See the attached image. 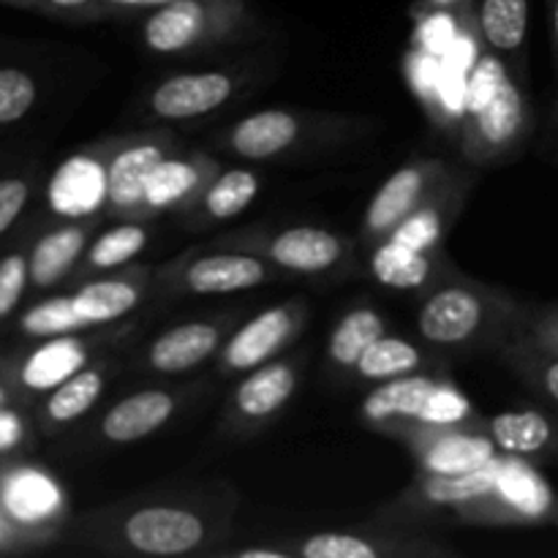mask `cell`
Wrapping results in <instances>:
<instances>
[{
  "label": "cell",
  "instance_id": "ffe728a7",
  "mask_svg": "<svg viewBox=\"0 0 558 558\" xmlns=\"http://www.w3.org/2000/svg\"><path fill=\"white\" fill-rule=\"evenodd\" d=\"M311 129H314L311 118H305L300 112H289V109H259V112L245 114L243 120H238L223 134L221 145L223 150L243 158V161L267 163L300 150L305 145V140H308Z\"/></svg>",
  "mask_w": 558,
  "mask_h": 558
},
{
  "label": "cell",
  "instance_id": "52a82bcc",
  "mask_svg": "<svg viewBox=\"0 0 558 558\" xmlns=\"http://www.w3.org/2000/svg\"><path fill=\"white\" fill-rule=\"evenodd\" d=\"M129 327H98V330L69 332V336L44 338L14 368V387L25 396H47L65 379L90 365L93 360L120 347L129 338Z\"/></svg>",
  "mask_w": 558,
  "mask_h": 558
},
{
  "label": "cell",
  "instance_id": "603a6c76",
  "mask_svg": "<svg viewBox=\"0 0 558 558\" xmlns=\"http://www.w3.org/2000/svg\"><path fill=\"white\" fill-rule=\"evenodd\" d=\"M218 174V163L207 153H172L158 163L153 172L150 183L145 191V205H142V218L150 221L156 216H185L202 191L207 189L213 178Z\"/></svg>",
  "mask_w": 558,
  "mask_h": 558
},
{
  "label": "cell",
  "instance_id": "f907efd6",
  "mask_svg": "<svg viewBox=\"0 0 558 558\" xmlns=\"http://www.w3.org/2000/svg\"><path fill=\"white\" fill-rule=\"evenodd\" d=\"M5 401H9V392H5V387L0 385V407H5Z\"/></svg>",
  "mask_w": 558,
  "mask_h": 558
},
{
  "label": "cell",
  "instance_id": "4316f807",
  "mask_svg": "<svg viewBox=\"0 0 558 558\" xmlns=\"http://www.w3.org/2000/svg\"><path fill=\"white\" fill-rule=\"evenodd\" d=\"M477 428L490 436L501 456L526 461H558V423L539 409H510L480 417Z\"/></svg>",
  "mask_w": 558,
  "mask_h": 558
},
{
  "label": "cell",
  "instance_id": "30bf717a",
  "mask_svg": "<svg viewBox=\"0 0 558 558\" xmlns=\"http://www.w3.org/2000/svg\"><path fill=\"white\" fill-rule=\"evenodd\" d=\"M178 142L163 131L136 136H118L112 140L107 156L109 174V218L120 221H145L142 205H145V191L153 172L167 156L178 150Z\"/></svg>",
  "mask_w": 558,
  "mask_h": 558
},
{
  "label": "cell",
  "instance_id": "f6af8a7d",
  "mask_svg": "<svg viewBox=\"0 0 558 558\" xmlns=\"http://www.w3.org/2000/svg\"><path fill=\"white\" fill-rule=\"evenodd\" d=\"M223 556L232 558H292V548H265V545H251V548H234Z\"/></svg>",
  "mask_w": 558,
  "mask_h": 558
},
{
  "label": "cell",
  "instance_id": "60d3db41",
  "mask_svg": "<svg viewBox=\"0 0 558 558\" xmlns=\"http://www.w3.org/2000/svg\"><path fill=\"white\" fill-rule=\"evenodd\" d=\"M523 336H529L548 352L558 354V308H534V305H529Z\"/></svg>",
  "mask_w": 558,
  "mask_h": 558
},
{
  "label": "cell",
  "instance_id": "8fae6325",
  "mask_svg": "<svg viewBox=\"0 0 558 558\" xmlns=\"http://www.w3.org/2000/svg\"><path fill=\"white\" fill-rule=\"evenodd\" d=\"M112 140L65 158L47 183V210L58 221H101L109 213L107 156Z\"/></svg>",
  "mask_w": 558,
  "mask_h": 558
},
{
  "label": "cell",
  "instance_id": "681fc988",
  "mask_svg": "<svg viewBox=\"0 0 558 558\" xmlns=\"http://www.w3.org/2000/svg\"><path fill=\"white\" fill-rule=\"evenodd\" d=\"M0 3H11V5H22V9H36L41 5V0H0Z\"/></svg>",
  "mask_w": 558,
  "mask_h": 558
},
{
  "label": "cell",
  "instance_id": "83f0119b",
  "mask_svg": "<svg viewBox=\"0 0 558 558\" xmlns=\"http://www.w3.org/2000/svg\"><path fill=\"white\" fill-rule=\"evenodd\" d=\"M98 221H60L49 227L47 232L33 240L31 251V289L44 292L76 272Z\"/></svg>",
  "mask_w": 558,
  "mask_h": 558
},
{
  "label": "cell",
  "instance_id": "9a60e30c",
  "mask_svg": "<svg viewBox=\"0 0 558 558\" xmlns=\"http://www.w3.org/2000/svg\"><path fill=\"white\" fill-rule=\"evenodd\" d=\"M396 439L412 450L420 474H436V477H458L501 456L488 434L472 425V428H425V425H409L398 430Z\"/></svg>",
  "mask_w": 558,
  "mask_h": 558
},
{
  "label": "cell",
  "instance_id": "9c48e42d",
  "mask_svg": "<svg viewBox=\"0 0 558 558\" xmlns=\"http://www.w3.org/2000/svg\"><path fill=\"white\" fill-rule=\"evenodd\" d=\"M452 174H456V169L447 167L445 161H436V158H428V161H409L401 169H396L379 185L374 199L365 207V216L357 234L360 245L371 248V245L390 238Z\"/></svg>",
  "mask_w": 558,
  "mask_h": 558
},
{
  "label": "cell",
  "instance_id": "5bb4252c",
  "mask_svg": "<svg viewBox=\"0 0 558 558\" xmlns=\"http://www.w3.org/2000/svg\"><path fill=\"white\" fill-rule=\"evenodd\" d=\"M300 387V360L276 357L243 374L232 390L223 412V423L232 434L259 430L287 409Z\"/></svg>",
  "mask_w": 558,
  "mask_h": 558
},
{
  "label": "cell",
  "instance_id": "7c38bea8",
  "mask_svg": "<svg viewBox=\"0 0 558 558\" xmlns=\"http://www.w3.org/2000/svg\"><path fill=\"white\" fill-rule=\"evenodd\" d=\"M305 325V305L300 300L270 305L229 332L218 352L221 374H248L270 360L281 357Z\"/></svg>",
  "mask_w": 558,
  "mask_h": 558
},
{
  "label": "cell",
  "instance_id": "e0dca14e",
  "mask_svg": "<svg viewBox=\"0 0 558 558\" xmlns=\"http://www.w3.org/2000/svg\"><path fill=\"white\" fill-rule=\"evenodd\" d=\"M374 529H347V532H316L298 539L292 548L300 558H392V556H441L452 554L445 545L425 539V534L409 532V526L381 523Z\"/></svg>",
  "mask_w": 558,
  "mask_h": 558
},
{
  "label": "cell",
  "instance_id": "7bdbcfd3",
  "mask_svg": "<svg viewBox=\"0 0 558 558\" xmlns=\"http://www.w3.org/2000/svg\"><path fill=\"white\" fill-rule=\"evenodd\" d=\"M22 439H25V423L20 420V414L0 407V452L16 450Z\"/></svg>",
  "mask_w": 558,
  "mask_h": 558
},
{
  "label": "cell",
  "instance_id": "ab89813d",
  "mask_svg": "<svg viewBox=\"0 0 558 558\" xmlns=\"http://www.w3.org/2000/svg\"><path fill=\"white\" fill-rule=\"evenodd\" d=\"M407 76L412 90L417 93V98L428 107L436 104V93H439V80H441V58L425 52V49H412V54L407 58Z\"/></svg>",
  "mask_w": 558,
  "mask_h": 558
},
{
  "label": "cell",
  "instance_id": "b9f144b4",
  "mask_svg": "<svg viewBox=\"0 0 558 558\" xmlns=\"http://www.w3.org/2000/svg\"><path fill=\"white\" fill-rule=\"evenodd\" d=\"M38 11L60 20H93V16L107 14L104 0H41Z\"/></svg>",
  "mask_w": 558,
  "mask_h": 558
},
{
  "label": "cell",
  "instance_id": "bcb514c9",
  "mask_svg": "<svg viewBox=\"0 0 558 558\" xmlns=\"http://www.w3.org/2000/svg\"><path fill=\"white\" fill-rule=\"evenodd\" d=\"M109 11H140V9H158V5H167L172 0H104Z\"/></svg>",
  "mask_w": 558,
  "mask_h": 558
},
{
  "label": "cell",
  "instance_id": "7402d4cb",
  "mask_svg": "<svg viewBox=\"0 0 558 558\" xmlns=\"http://www.w3.org/2000/svg\"><path fill=\"white\" fill-rule=\"evenodd\" d=\"M153 276L156 272L147 267H131V270H114V276L82 281L74 292H69L71 308L82 330L112 327L129 319L145 303Z\"/></svg>",
  "mask_w": 558,
  "mask_h": 558
},
{
  "label": "cell",
  "instance_id": "44dd1931",
  "mask_svg": "<svg viewBox=\"0 0 558 558\" xmlns=\"http://www.w3.org/2000/svg\"><path fill=\"white\" fill-rule=\"evenodd\" d=\"M123 357V343L114 349H109L107 354L93 360L90 365H85L82 371H76L71 379H65L63 385L54 387L52 392H47L38 409V425H41L47 434H58L65 430L69 425L80 423L85 414H90L98 407V401L107 392L109 381L125 368Z\"/></svg>",
  "mask_w": 558,
  "mask_h": 558
},
{
  "label": "cell",
  "instance_id": "8992f818",
  "mask_svg": "<svg viewBox=\"0 0 558 558\" xmlns=\"http://www.w3.org/2000/svg\"><path fill=\"white\" fill-rule=\"evenodd\" d=\"M218 248H240L259 254L281 272L294 276H330L352 262V243L327 227H287L278 232L227 234Z\"/></svg>",
  "mask_w": 558,
  "mask_h": 558
},
{
  "label": "cell",
  "instance_id": "c3c4849f",
  "mask_svg": "<svg viewBox=\"0 0 558 558\" xmlns=\"http://www.w3.org/2000/svg\"><path fill=\"white\" fill-rule=\"evenodd\" d=\"M545 153H548V158H554L558 163V104L554 109V114H550L548 120V134H545Z\"/></svg>",
  "mask_w": 558,
  "mask_h": 558
},
{
  "label": "cell",
  "instance_id": "1f68e13d",
  "mask_svg": "<svg viewBox=\"0 0 558 558\" xmlns=\"http://www.w3.org/2000/svg\"><path fill=\"white\" fill-rule=\"evenodd\" d=\"M387 332L385 316L371 305H357V308L347 311L332 327L330 341H327V360L336 371L352 374L354 365L360 363L371 343L379 341Z\"/></svg>",
  "mask_w": 558,
  "mask_h": 558
},
{
  "label": "cell",
  "instance_id": "d6986e66",
  "mask_svg": "<svg viewBox=\"0 0 558 558\" xmlns=\"http://www.w3.org/2000/svg\"><path fill=\"white\" fill-rule=\"evenodd\" d=\"M558 494L526 458L501 456L499 480L488 510V526L550 523Z\"/></svg>",
  "mask_w": 558,
  "mask_h": 558
},
{
  "label": "cell",
  "instance_id": "cb8c5ba5",
  "mask_svg": "<svg viewBox=\"0 0 558 558\" xmlns=\"http://www.w3.org/2000/svg\"><path fill=\"white\" fill-rule=\"evenodd\" d=\"M183 392L169 387H145L114 401L101 414L96 434L104 445L123 447L158 434L178 414Z\"/></svg>",
  "mask_w": 558,
  "mask_h": 558
},
{
  "label": "cell",
  "instance_id": "484cf974",
  "mask_svg": "<svg viewBox=\"0 0 558 558\" xmlns=\"http://www.w3.org/2000/svg\"><path fill=\"white\" fill-rule=\"evenodd\" d=\"M439 381L441 376L425 374V371L379 381V385H374V390L363 398L360 414H363V420L374 430L396 436L398 430L420 423L425 403L434 396Z\"/></svg>",
  "mask_w": 558,
  "mask_h": 558
},
{
  "label": "cell",
  "instance_id": "7a4b0ae2",
  "mask_svg": "<svg viewBox=\"0 0 558 558\" xmlns=\"http://www.w3.org/2000/svg\"><path fill=\"white\" fill-rule=\"evenodd\" d=\"M529 305L510 292L450 272L420 294V341L445 354L496 352L526 325Z\"/></svg>",
  "mask_w": 558,
  "mask_h": 558
},
{
  "label": "cell",
  "instance_id": "4dcf8cb0",
  "mask_svg": "<svg viewBox=\"0 0 558 558\" xmlns=\"http://www.w3.org/2000/svg\"><path fill=\"white\" fill-rule=\"evenodd\" d=\"M150 243V232H147L145 221H120L112 227L101 229V234L90 240L82 265L76 267L80 276H96V272H114L129 267L142 251Z\"/></svg>",
  "mask_w": 558,
  "mask_h": 558
},
{
  "label": "cell",
  "instance_id": "8d00e7d4",
  "mask_svg": "<svg viewBox=\"0 0 558 558\" xmlns=\"http://www.w3.org/2000/svg\"><path fill=\"white\" fill-rule=\"evenodd\" d=\"M31 248H14L0 259V325L9 322L20 308L31 287Z\"/></svg>",
  "mask_w": 558,
  "mask_h": 558
},
{
  "label": "cell",
  "instance_id": "7dc6e473",
  "mask_svg": "<svg viewBox=\"0 0 558 558\" xmlns=\"http://www.w3.org/2000/svg\"><path fill=\"white\" fill-rule=\"evenodd\" d=\"M548 9V31H550V52H554V63L558 71V0H545Z\"/></svg>",
  "mask_w": 558,
  "mask_h": 558
},
{
  "label": "cell",
  "instance_id": "d590c367",
  "mask_svg": "<svg viewBox=\"0 0 558 558\" xmlns=\"http://www.w3.org/2000/svg\"><path fill=\"white\" fill-rule=\"evenodd\" d=\"M16 327H20L22 336L33 338V341L69 336V332H85L80 319H76L74 308H71L69 294H52V298L33 303L31 308L16 319Z\"/></svg>",
  "mask_w": 558,
  "mask_h": 558
},
{
  "label": "cell",
  "instance_id": "6da1fadb",
  "mask_svg": "<svg viewBox=\"0 0 558 558\" xmlns=\"http://www.w3.org/2000/svg\"><path fill=\"white\" fill-rule=\"evenodd\" d=\"M234 496L218 490L156 494L90 512L76 526L80 543L107 554L180 558L216 554L232 529Z\"/></svg>",
  "mask_w": 558,
  "mask_h": 558
},
{
  "label": "cell",
  "instance_id": "5b68a950",
  "mask_svg": "<svg viewBox=\"0 0 558 558\" xmlns=\"http://www.w3.org/2000/svg\"><path fill=\"white\" fill-rule=\"evenodd\" d=\"M245 16V0H172L145 16L142 44L161 58L202 52L238 38Z\"/></svg>",
  "mask_w": 558,
  "mask_h": 558
},
{
  "label": "cell",
  "instance_id": "ac0fdd59",
  "mask_svg": "<svg viewBox=\"0 0 558 558\" xmlns=\"http://www.w3.org/2000/svg\"><path fill=\"white\" fill-rule=\"evenodd\" d=\"M0 510L33 543L63 518L65 496L44 469L14 466L0 474Z\"/></svg>",
  "mask_w": 558,
  "mask_h": 558
},
{
  "label": "cell",
  "instance_id": "816d5d0a",
  "mask_svg": "<svg viewBox=\"0 0 558 558\" xmlns=\"http://www.w3.org/2000/svg\"><path fill=\"white\" fill-rule=\"evenodd\" d=\"M550 523H554V526H558V499H556V510H554V518H550Z\"/></svg>",
  "mask_w": 558,
  "mask_h": 558
},
{
  "label": "cell",
  "instance_id": "836d02e7",
  "mask_svg": "<svg viewBox=\"0 0 558 558\" xmlns=\"http://www.w3.org/2000/svg\"><path fill=\"white\" fill-rule=\"evenodd\" d=\"M499 357L523 385L532 387L537 396H543L558 409V354L534 343L521 330L510 343L499 349Z\"/></svg>",
  "mask_w": 558,
  "mask_h": 558
},
{
  "label": "cell",
  "instance_id": "e575fe53",
  "mask_svg": "<svg viewBox=\"0 0 558 558\" xmlns=\"http://www.w3.org/2000/svg\"><path fill=\"white\" fill-rule=\"evenodd\" d=\"M41 98L38 76L25 65L0 63V129L22 123Z\"/></svg>",
  "mask_w": 558,
  "mask_h": 558
},
{
  "label": "cell",
  "instance_id": "f546056e",
  "mask_svg": "<svg viewBox=\"0 0 558 558\" xmlns=\"http://www.w3.org/2000/svg\"><path fill=\"white\" fill-rule=\"evenodd\" d=\"M262 194V178L259 172L245 167H232V169H218L216 178L207 183V189L202 191V196L196 199V205L185 213V221L189 223H221L232 221L240 213L248 210L256 202V196Z\"/></svg>",
  "mask_w": 558,
  "mask_h": 558
},
{
  "label": "cell",
  "instance_id": "2e32d148",
  "mask_svg": "<svg viewBox=\"0 0 558 558\" xmlns=\"http://www.w3.org/2000/svg\"><path fill=\"white\" fill-rule=\"evenodd\" d=\"M229 332H232V322L227 316L183 322V325L167 327L156 338H150L131 363L145 374H189V371L205 365L210 357H218Z\"/></svg>",
  "mask_w": 558,
  "mask_h": 558
},
{
  "label": "cell",
  "instance_id": "f35d334b",
  "mask_svg": "<svg viewBox=\"0 0 558 558\" xmlns=\"http://www.w3.org/2000/svg\"><path fill=\"white\" fill-rule=\"evenodd\" d=\"M461 20L452 11L434 9L428 16H420L417 31H414V47L425 49V52L445 58L450 47L456 44L458 33H461Z\"/></svg>",
  "mask_w": 558,
  "mask_h": 558
},
{
  "label": "cell",
  "instance_id": "277c9868",
  "mask_svg": "<svg viewBox=\"0 0 558 558\" xmlns=\"http://www.w3.org/2000/svg\"><path fill=\"white\" fill-rule=\"evenodd\" d=\"M501 456L458 477H436L420 474L412 488L403 490L396 501L379 512V523L390 526H417L434 518H447L452 523H480L488 526L490 499H494L496 480H499Z\"/></svg>",
  "mask_w": 558,
  "mask_h": 558
},
{
  "label": "cell",
  "instance_id": "ba28073f",
  "mask_svg": "<svg viewBox=\"0 0 558 558\" xmlns=\"http://www.w3.org/2000/svg\"><path fill=\"white\" fill-rule=\"evenodd\" d=\"M276 272L278 267L262 259L259 254L240 248H218L213 254L183 256L174 265L158 270L156 281L167 292L213 298V294H238L265 287L276 278Z\"/></svg>",
  "mask_w": 558,
  "mask_h": 558
},
{
  "label": "cell",
  "instance_id": "3957f363",
  "mask_svg": "<svg viewBox=\"0 0 558 558\" xmlns=\"http://www.w3.org/2000/svg\"><path fill=\"white\" fill-rule=\"evenodd\" d=\"M537 112L526 82L518 80L499 54L483 49L469 71L466 104L456 140L461 158L474 169L512 161L532 142Z\"/></svg>",
  "mask_w": 558,
  "mask_h": 558
},
{
  "label": "cell",
  "instance_id": "4fadbf2b",
  "mask_svg": "<svg viewBox=\"0 0 558 558\" xmlns=\"http://www.w3.org/2000/svg\"><path fill=\"white\" fill-rule=\"evenodd\" d=\"M243 85V74L232 69H207L172 74L158 82L145 98L147 118L158 123H185L218 112Z\"/></svg>",
  "mask_w": 558,
  "mask_h": 558
},
{
  "label": "cell",
  "instance_id": "d6a6232c",
  "mask_svg": "<svg viewBox=\"0 0 558 558\" xmlns=\"http://www.w3.org/2000/svg\"><path fill=\"white\" fill-rule=\"evenodd\" d=\"M430 365V360L425 357L423 349L417 343L407 341L401 336H385L376 343H371L368 352L360 357V363L354 365V379L363 381V385H379V381L398 379V376L407 374H420Z\"/></svg>",
  "mask_w": 558,
  "mask_h": 558
},
{
  "label": "cell",
  "instance_id": "f1b7e54d",
  "mask_svg": "<svg viewBox=\"0 0 558 558\" xmlns=\"http://www.w3.org/2000/svg\"><path fill=\"white\" fill-rule=\"evenodd\" d=\"M441 251H420L387 238L368 248V272L381 287L396 292H420L434 287L445 272Z\"/></svg>",
  "mask_w": 558,
  "mask_h": 558
},
{
  "label": "cell",
  "instance_id": "ee69618b",
  "mask_svg": "<svg viewBox=\"0 0 558 558\" xmlns=\"http://www.w3.org/2000/svg\"><path fill=\"white\" fill-rule=\"evenodd\" d=\"M434 9H445L452 11V14L461 20L463 27L474 31V0H428Z\"/></svg>",
  "mask_w": 558,
  "mask_h": 558
},
{
  "label": "cell",
  "instance_id": "d4e9b609",
  "mask_svg": "<svg viewBox=\"0 0 558 558\" xmlns=\"http://www.w3.org/2000/svg\"><path fill=\"white\" fill-rule=\"evenodd\" d=\"M529 25L532 0H474V33L488 52L529 85Z\"/></svg>",
  "mask_w": 558,
  "mask_h": 558
},
{
  "label": "cell",
  "instance_id": "74e56055",
  "mask_svg": "<svg viewBox=\"0 0 558 558\" xmlns=\"http://www.w3.org/2000/svg\"><path fill=\"white\" fill-rule=\"evenodd\" d=\"M33 189H36V174L31 169L0 174V238L25 216L33 199Z\"/></svg>",
  "mask_w": 558,
  "mask_h": 558
}]
</instances>
